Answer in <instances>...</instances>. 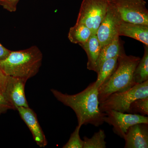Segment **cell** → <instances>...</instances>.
I'll return each instance as SVG.
<instances>
[{"mask_svg":"<svg viewBox=\"0 0 148 148\" xmlns=\"http://www.w3.org/2000/svg\"><path fill=\"white\" fill-rule=\"evenodd\" d=\"M50 90L57 101L74 111L79 126L81 127L83 125L91 124L99 127L104 123L106 114L99 109L98 88L94 82L81 92L73 95L64 93L54 89Z\"/></svg>","mask_w":148,"mask_h":148,"instance_id":"6da1fadb","label":"cell"},{"mask_svg":"<svg viewBox=\"0 0 148 148\" xmlns=\"http://www.w3.org/2000/svg\"><path fill=\"white\" fill-rule=\"evenodd\" d=\"M42 53L36 46L17 51H11L0 62V69L8 76L28 80L36 75L42 65Z\"/></svg>","mask_w":148,"mask_h":148,"instance_id":"7a4b0ae2","label":"cell"},{"mask_svg":"<svg viewBox=\"0 0 148 148\" xmlns=\"http://www.w3.org/2000/svg\"><path fill=\"white\" fill-rule=\"evenodd\" d=\"M140 57L126 55L124 50L118 57L117 66L112 75L98 88V100L101 103L112 93L122 92L136 84L133 73L140 60Z\"/></svg>","mask_w":148,"mask_h":148,"instance_id":"3957f363","label":"cell"},{"mask_svg":"<svg viewBox=\"0 0 148 148\" xmlns=\"http://www.w3.org/2000/svg\"><path fill=\"white\" fill-rule=\"evenodd\" d=\"M147 97H148V80L135 84L125 91L112 93L99 104V109L103 112L113 110L128 113L132 102L136 99Z\"/></svg>","mask_w":148,"mask_h":148,"instance_id":"277c9868","label":"cell"},{"mask_svg":"<svg viewBox=\"0 0 148 148\" xmlns=\"http://www.w3.org/2000/svg\"><path fill=\"white\" fill-rule=\"evenodd\" d=\"M109 4L110 0H83L76 23L84 24L96 34Z\"/></svg>","mask_w":148,"mask_h":148,"instance_id":"5b68a950","label":"cell"},{"mask_svg":"<svg viewBox=\"0 0 148 148\" xmlns=\"http://www.w3.org/2000/svg\"><path fill=\"white\" fill-rule=\"evenodd\" d=\"M123 21L148 25V10L145 0H111Z\"/></svg>","mask_w":148,"mask_h":148,"instance_id":"8992f818","label":"cell"},{"mask_svg":"<svg viewBox=\"0 0 148 148\" xmlns=\"http://www.w3.org/2000/svg\"><path fill=\"white\" fill-rule=\"evenodd\" d=\"M122 19L113 3L110 4L106 15L98 27L96 35L101 47L110 43L119 36V26Z\"/></svg>","mask_w":148,"mask_h":148,"instance_id":"52a82bcc","label":"cell"},{"mask_svg":"<svg viewBox=\"0 0 148 148\" xmlns=\"http://www.w3.org/2000/svg\"><path fill=\"white\" fill-rule=\"evenodd\" d=\"M104 122L113 126V131L120 138H124L130 127L138 123L148 124V117L138 114H125L119 111H106Z\"/></svg>","mask_w":148,"mask_h":148,"instance_id":"ba28073f","label":"cell"},{"mask_svg":"<svg viewBox=\"0 0 148 148\" xmlns=\"http://www.w3.org/2000/svg\"><path fill=\"white\" fill-rule=\"evenodd\" d=\"M27 82L24 79L9 76L3 95L16 109L18 107H29L25 93V86Z\"/></svg>","mask_w":148,"mask_h":148,"instance_id":"9c48e42d","label":"cell"},{"mask_svg":"<svg viewBox=\"0 0 148 148\" xmlns=\"http://www.w3.org/2000/svg\"><path fill=\"white\" fill-rule=\"evenodd\" d=\"M16 110L29 127L37 145L40 147H45L47 145V140L38 121L36 114L29 107H18Z\"/></svg>","mask_w":148,"mask_h":148,"instance_id":"30bf717a","label":"cell"},{"mask_svg":"<svg viewBox=\"0 0 148 148\" xmlns=\"http://www.w3.org/2000/svg\"><path fill=\"white\" fill-rule=\"evenodd\" d=\"M125 148H148V124L140 123L130 126L124 138Z\"/></svg>","mask_w":148,"mask_h":148,"instance_id":"8fae6325","label":"cell"},{"mask_svg":"<svg viewBox=\"0 0 148 148\" xmlns=\"http://www.w3.org/2000/svg\"><path fill=\"white\" fill-rule=\"evenodd\" d=\"M118 34L119 36L130 37L148 46V25L122 21L119 26Z\"/></svg>","mask_w":148,"mask_h":148,"instance_id":"7c38bea8","label":"cell"},{"mask_svg":"<svg viewBox=\"0 0 148 148\" xmlns=\"http://www.w3.org/2000/svg\"><path fill=\"white\" fill-rule=\"evenodd\" d=\"M80 46L87 56V69L96 72L97 61L101 47L96 34H92L88 40Z\"/></svg>","mask_w":148,"mask_h":148,"instance_id":"4fadbf2b","label":"cell"},{"mask_svg":"<svg viewBox=\"0 0 148 148\" xmlns=\"http://www.w3.org/2000/svg\"><path fill=\"white\" fill-rule=\"evenodd\" d=\"M123 50L120 41L119 36L117 37L110 43L101 47L97 61L96 73L98 72L104 61L114 57H118Z\"/></svg>","mask_w":148,"mask_h":148,"instance_id":"5bb4252c","label":"cell"},{"mask_svg":"<svg viewBox=\"0 0 148 148\" xmlns=\"http://www.w3.org/2000/svg\"><path fill=\"white\" fill-rule=\"evenodd\" d=\"M92 34L91 30L87 26L76 23L70 28L68 38L71 42L80 46L86 42Z\"/></svg>","mask_w":148,"mask_h":148,"instance_id":"9a60e30c","label":"cell"},{"mask_svg":"<svg viewBox=\"0 0 148 148\" xmlns=\"http://www.w3.org/2000/svg\"><path fill=\"white\" fill-rule=\"evenodd\" d=\"M118 57L104 61L97 72V79L94 82L96 87L99 88L113 73L117 66Z\"/></svg>","mask_w":148,"mask_h":148,"instance_id":"2e32d148","label":"cell"},{"mask_svg":"<svg viewBox=\"0 0 148 148\" xmlns=\"http://www.w3.org/2000/svg\"><path fill=\"white\" fill-rule=\"evenodd\" d=\"M144 55L140 58L133 73V79L136 84L148 80V46L144 45Z\"/></svg>","mask_w":148,"mask_h":148,"instance_id":"e0dca14e","label":"cell"},{"mask_svg":"<svg viewBox=\"0 0 148 148\" xmlns=\"http://www.w3.org/2000/svg\"><path fill=\"white\" fill-rule=\"evenodd\" d=\"M106 135L104 130L100 129L95 132L92 138L83 137L84 145L83 148H106L107 143L105 141Z\"/></svg>","mask_w":148,"mask_h":148,"instance_id":"ac0fdd59","label":"cell"},{"mask_svg":"<svg viewBox=\"0 0 148 148\" xmlns=\"http://www.w3.org/2000/svg\"><path fill=\"white\" fill-rule=\"evenodd\" d=\"M128 113L148 115V97L136 99L130 104Z\"/></svg>","mask_w":148,"mask_h":148,"instance_id":"d6986e66","label":"cell"},{"mask_svg":"<svg viewBox=\"0 0 148 148\" xmlns=\"http://www.w3.org/2000/svg\"><path fill=\"white\" fill-rule=\"evenodd\" d=\"M80 126H76L75 129L70 136L69 141L62 148H83L84 141L81 139L79 135Z\"/></svg>","mask_w":148,"mask_h":148,"instance_id":"ffe728a7","label":"cell"},{"mask_svg":"<svg viewBox=\"0 0 148 148\" xmlns=\"http://www.w3.org/2000/svg\"><path fill=\"white\" fill-rule=\"evenodd\" d=\"M10 110H16V108L7 100L3 95L0 93V114L5 113Z\"/></svg>","mask_w":148,"mask_h":148,"instance_id":"44dd1931","label":"cell"},{"mask_svg":"<svg viewBox=\"0 0 148 148\" xmlns=\"http://www.w3.org/2000/svg\"><path fill=\"white\" fill-rule=\"evenodd\" d=\"M19 0H0V5L10 12H15Z\"/></svg>","mask_w":148,"mask_h":148,"instance_id":"7402d4cb","label":"cell"},{"mask_svg":"<svg viewBox=\"0 0 148 148\" xmlns=\"http://www.w3.org/2000/svg\"><path fill=\"white\" fill-rule=\"evenodd\" d=\"M9 76L0 69V93L3 94L5 90Z\"/></svg>","mask_w":148,"mask_h":148,"instance_id":"603a6c76","label":"cell"},{"mask_svg":"<svg viewBox=\"0 0 148 148\" xmlns=\"http://www.w3.org/2000/svg\"><path fill=\"white\" fill-rule=\"evenodd\" d=\"M11 51L6 48L0 43V62L6 58Z\"/></svg>","mask_w":148,"mask_h":148,"instance_id":"cb8c5ba5","label":"cell"}]
</instances>
